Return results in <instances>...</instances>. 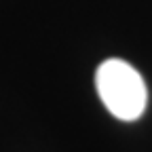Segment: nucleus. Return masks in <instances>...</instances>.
Instances as JSON below:
<instances>
[{
	"mask_svg": "<svg viewBox=\"0 0 152 152\" xmlns=\"http://www.w3.org/2000/svg\"><path fill=\"white\" fill-rule=\"evenodd\" d=\"M95 87L99 99L121 121H135L142 116L148 102V91L142 74L123 59H106L95 72Z\"/></svg>",
	"mask_w": 152,
	"mask_h": 152,
	"instance_id": "f257e3e1",
	"label": "nucleus"
}]
</instances>
